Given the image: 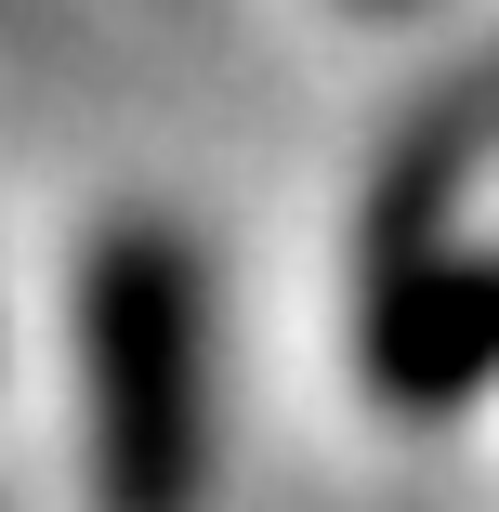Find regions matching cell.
Here are the masks:
<instances>
[{
    "mask_svg": "<svg viewBox=\"0 0 499 512\" xmlns=\"http://www.w3.org/2000/svg\"><path fill=\"white\" fill-rule=\"evenodd\" d=\"M79 447L92 512H211V289L171 224L79 250Z\"/></svg>",
    "mask_w": 499,
    "mask_h": 512,
    "instance_id": "1",
    "label": "cell"
},
{
    "mask_svg": "<svg viewBox=\"0 0 499 512\" xmlns=\"http://www.w3.org/2000/svg\"><path fill=\"white\" fill-rule=\"evenodd\" d=\"M368 14H408V0H368Z\"/></svg>",
    "mask_w": 499,
    "mask_h": 512,
    "instance_id": "2",
    "label": "cell"
}]
</instances>
